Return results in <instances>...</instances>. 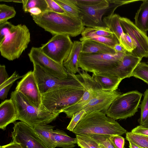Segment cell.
<instances>
[{"instance_id": "obj_1", "label": "cell", "mask_w": 148, "mask_h": 148, "mask_svg": "<svg viewBox=\"0 0 148 148\" xmlns=\"http://www.w3.org/2000/svg\"><path fill=\"white\" fill-rule=\"evenodd\" d=\"M31 15L38 25L53 35L65 34L75 37L81 34L85 28L80 17L67 13L47 10L38 16Z\"/></svg>"}, {"instance_id": "obj_2", "label": "cell", "mask_w": 148, "mask_h": 148, "mask_svg": "<svg viewBox=\"0 0 148 148\" xmlns=\"http://www.w3.org/2000/svg\"><path fill=\"white\" fill-rule=\"evenodd\" d=\"M75 135H122L127 131L115 120L99 111L87 114L72 132Z\"/></svg>"}, {"instance_id": "obj_3", "label": "cell", "mask_w": 148, "mask_h": 148, "mask_svg": "<svg viewBox=\"0 0 148 148\" xmlns=\"http://www.w3.org/2000/svg\"><path fill=\"white\" fill-rule=\"evenodd\" d=\"M10 99L15 106L18 120L32 127L37 125L48 124L52 122L60 113L37 108L32 105L21 93L16 90L11 92Z\"/></svg>"}, {"instance_id": "obj_4", "label": "cell", "mask_w": 148, "mask_h": 148, "mask_svg": "<svg viewBox=\"0 0 148 148\" xmlns=\"http://www.w3.org/2000/svg\"><path fill=\"white\" fill-rule=\"evenodd\" d=\"M30 40V32L25 25H13L0 40L1 54L10 61L18 59L27 48Z\"/></svg>"}, {"instance_id": "obj_5", "label": "cell", "mask_w": 148, "mask_h": 148, "mask_svg": "<svg viewBox=\"0 0 148 148\" xmlns=\"http://www.w3.org/2000/svg\"><path fill=\"white\" fill-rule=\"evenodd\" d=\"M125 53L116 52L112 54L81 53L78 66L87 72L115 76L116 70L121 64Z\"/></svg>"}, {"instance_id": "obj_6", "label": "cell", "mask_w": 148, "mask_h": 148, "mask_svg": "<svg viewBox=\"0 0 148 148\" xmlns=\"http://www.w3.org/2000/svg\"><path fill=\"white\" fill-rule=\"evenodd\" d=\"M33 72L41 95L52 89L69 88L85 90V87L80 75L68 73L67 77L60 79L51 74L39 66L33 64Z\"/></svg>"}, {"instance_id": "obj_7", "label": "cell", "mask_w": 148, "mask_h": 148, "mask_svg": "<svg viewBox=\"0 0 148 148\" xmlns=\"http://www.w3.org/2000/svg\"><path fill=\"white\" fill-rule=\"evenodd\" d=\"M84 90L69 88L51 89L42 95L43 106L50 111L61 113L82 96Z\"/></svg>"}, {"instance_id": "obj_8", "label": "cell", "mask_w": 148, "mask_h": 148, "mask_svg": "<svg viewBox=\"0 0 148 148\" xmlns=\"http://www.w3.org/2000/svg\"><path fill=\"white\" fill-rule=\"evenodd\" d=\"M142 95L137 90L122 93L113 101L106 114L115 120L133 116L138 111Z\"/></svg>"}, {"instance_id": "obj_9", "label": "cell", "mask_w": 148, "mask_h": 148, "mask_svg": "<svg viewBox=\"0 0 148 148\" xmlns=\"http://www.w3.org/2000/svg\"><path fill=\"white\" fill-rule=\"evenodd\" d=\"M73 44V42L69 36L58 34L54 35L40 47L46 55L56 62L63 64Z\"/></svg>"}, {"instance_id": "obj_10", "label": "cell", "mask_w": 148, "mask_h": 148, "mask_svg": "<svg viewBox=\"0 0 148 148\" xmlns=\"http://www.w3.org/2000/svg\"><path fill=\"white\" fill-rule=\"evenodd\" d=\"M14 125L11 132L12 141L23 148H48L33 127L22 121Z\"/></svg>"}, {"instance_id": "obj_11", "label": "cell", "mask_w": 148, "mask_h": 148, "mask_svg": "<svg viewBox=\"0 0 148 148\" xmlns=\"http://www.w3.org/2000/svg\"><path fill=\"white\" fill-rule=\"evenodd\" d=\"M78 73L82 78L85 90L82 96L78 101L63 110L62 112L69 118H72L75 114L81 110L93 97L104 91L87 72L79 69Z\"/></svg>"}, {"instance_id": "obj_12", "label": "cell", "mask_w": 148, "mask_h": 148, "mask_svg": "<svg viewBox=\"0 0 148 148\" xmlns=\"http://www.w3.org/2000/svg\"><path fill=\"white\" fill-rule=\"evenodd\" d=\"M120 21L124 32L129 34L133 41L136 48L131 53L142 58L148 57V37L147 33L138 28L129 19L121 17Z\"/></svg>"}, {"instance_id": "obj_13", "label": "cell", "mask_w": 148, "mask_h": 148, "mask_svg": "<svg viewBox=\"0 0 148 148\" xmlns=\"http://www.w3.org/2000/svg\"><path fill=\"white\" fill-rule=\"evenodd\" d=\"M76 4L79 11L80 17L85 26L89 27H106L102 18L108 12L109 5L108 0H102L100 3L92 6Z\"/></svg>"}, {"instance_id": "obj_14", "label": "cell", "mask_w": 148, "mask_h": 148, "mask_svg": "<svg viewBox=\"0 0 148 148\" xmlns=\"http://www.w3.org/2000/svg\"><path fill=\"white\" fill-rule=\"evenodd\" d=\"M28 56L33 64L38 65L49 73L60 79L68 77V73L63 65L56 62L46 55L40 47H32Z\"/></svg>"}, {"instance_id": "obj_15", "label": "cell", "mask_w": 148, "mask_h": 148, "mask_svg": "<svg viewBox=\"0 0 148 148\" xmlns=\"http://www.w3.org/2000/svg\"><path fill=\"white\" fill-rule=\"evenodd\" d=\"M16 90L21 93L32 105L40 110L45 109L33 71H30L18 82Z\"/></svg>"}, {"instance_id": "obj_16", "label": "cell", "mask_w": 148, "mask_h": 148, "mask_svg": "<svg viewBox=\"0 0 148 148\" xmlns=\"http://www.w3.org/2000/svg\"><path fill=\"white\" fill-rule=\"evenodd\" d=\"M122 94L117 90L112 92L103 91L93 97L82 110H84L87 114L97 111L106 114L113 101Z\"/></svg>"}, {"instance_id": "obj_17", "label": "cell", "mask_w": 148, "mask_h": 148, "mask_svg": "<svg viewBox=\"0 0 148 148\" xmlns=\"http://www.w3.org/2000/svg\"><path fill=\"white\" fill-rule=\"evenodd\" d=\"M142 58L127 52L125 53L121 64L116 70L114 75L122 80L132 77L134 70Z\"/></svg>"}, {"instance_id": "obj_18", "label": "cell", "mask_w": 148, "mask_h": 148, "mask_svg": "<svg viewBox=\"0 0 148 148\" xmlns=\"http://www.w3.org/2000/svg\"><path fill=\"white\" fill-rule=\"evenodd\" d=\"M17 120V113L12 100L10 99L2 102L0 105V128L4 130L8 125Z\"/></svg>"}, {"instance_id": "obj_19", "label": "cell", "mask_w": 148, "mask_h": 148, "mask_svg": "<svg viewBox=\"0 0 148 148\" xmlns=\"http://www.w3.org/2000/svg\"><path fill=\"white\" fill-rule=\"evenodd\" d=\"M82 44V42L74 41L68 55L64 60L63 65L68 73L75 74L78 72V61L81 53Z\"/></svg>"}, {"instance_id": "obj_20", "label": "cell", "mask_w": 148, "mask_h": 148, "mask_svg": "<svg viewBox=\"0 0 148 148\" xmlns=\"http://www.w3.org/2000/svg\"><path fill=\"white\" fill-rule=\"evenodd\" d=\"M92 76L103 90L108 92L117 90L122 80L116 76L106 74L93 73Z\"/></svg>"}, {"instance_id": "obj_21", "label": "cell", "mask_w": 148, "mask_h": 148, "mask_svg": "<svg viewBox=\"0 0 148 148\" xmlns=\"http://www.w3.org/2000/svg\"><path fill=\"white\" fill-rule=\"evenodd\" d=\"M82 42L81 53L114 54L116 53L113 49L96 41L88 40L83 41Z\"/></svg>"}, {"instance_id": "obj_22", "label": "cell", "mask_w": 148, "mask_h": 148, "mask_svg": "<svg viewBox=\"0 0 148 148\" xmlns=\"http://www.w3.org/2000/svg\"><path fill=\"white\" fill-rule=\"evenodd\" d=\"M52 136L56 147L74 148L77 144L76 138L71 137L62 130L58 129L54 130Z\"/></svg>"}, {"instance_id": "obj_23", "label": "cell", "mask_w": 148, "mask_h": 148, "mask_svg": "<svg viewBox=\"0 0 148 148\" xmlns=\"http://www.w3.org/2000/svg\"><path fill=\"white\" fill-rule=\"evenodd\" d=\"M54 126L48 124L36 125L33 127L48 148H56L52 136Z\"/></svg>"}, {"instance_id": "obj_24", "label": "cell", "mask_w": 148, "mask_h": 148, "mask_svg": "<svg viewBox=\"0 0 148 148\" xmlns=\"http://www.w3.org/2000/svg\"><path fill=\"white\" fill-rule=\"evenodd\" d=\"M142 1L143 2L134 17L135 24L140 30L146 33L148 31V0Z\"/></svg>"}, {"instance_id": "obj_25", "label": "cell", "mask_w": 148, "mask_h": 148, "mask_svg": "<svg viewBox=\"0 0 148 148\" xmlns=\"http://www.w3.org/2000/svg\"><path fill=\"white\" fill-rule=\"evenodd\" d=\"M120 16L116 14L105 16L103 21L106 27L116 36L118 40L124 33L120 21Z\"/></svg>"}, {"instance_id": "obj_26", "label": "cell", "mask_w": 148, "mask_h": 148, "mask_svg": "<svg viewBox=\"0 0 148 148\" xmlns=\"http://www.w3.org/2000/svg\"><path fill=\"white\" fill-rule=\"evenodd\" d=\"M82 39L94 36L111 37L115 35L107 27H96L85 28L81 33Z\"/></svg>"}, {"instance_id": "obj_27", "label": "cell", "mask_w": 148, "mask_h": 148, "mask_svg": "<svg viewBox=\"0 0 148 148\" xmlns=\"http://www.w3.org/2000/svg\"><path fill=\"white\" fill-rule=\"evenodd\" d=\"M66 13L74 17H80L79 13L75 0H54Z\"/></svg>"}, {"instance_id": "obj_28", "label": "cell", "mask_w": 148, "mask_h": 148, "mask_svg": "<svg viewBox=\"0 0 148 148\" xmlns=\"http://www.w3.org/2000/svg\"><path fill=\"white\" fill-rule=\"evenodd\" d=\"M140 116L138 120L140 125L148 127V89H147L143 94V98L139 106Z\"/></svg>"}, {"instance_id": "obj_29", "label": "cell", "mask_w": 148, "mask_h": 148, "mask_svg": "<svg viewBox=\"0 0 148 148\" xmlns=\"http://www.w3.org/2000/svg\"><path fill=\"white\" fill-rule=\"evenodd\" d=\"M23 9L25 12L29 9L33 7H38L42 12L49 10L48 4L46 0H23Z\"/></svg>"}, {"instance_id": "obj_30", "label": "cell", "mask_w": 148, "mask_h": 148, "mask_svg": "<svg viewBox=\"0 0 148 148\" xmlns=\"http://www.w3.org/2000/svg\"><path fill=\"white\" fill-rule=\"evenodd\" d=\"M77 144L81 148H100L99 143L86 134L76 135Z\"/></svg>"}, {"instance_id": "obj_31", "label": "cell", "mask_w": 148, "mask_h": 148, "mask_svg": "<svg viewBox=\"0 0 148 148\" xmlns=\"http://www.w3.org/2000/svg\"><path fill=\"white\" fill-rule=\"evenodd\" d=\"M126 139L137 145L140 148H148V136L131 132L126 133Z\"/></svg>"}, {"instance_id": "obj_32", "label": "cell", "mask_w": 148, "mask_h": 148, "mask_svg": "<svg viewBox=\"0 0 148 148\" xmlns=\"http://www.w3.org/2000/svg\"><path fill=\"white\" fill-rule=\"evenodd\" d=\"M132 76L140 79L148 85V64L139 62L134 70Z\"/></svg>"}, {"instance_id": "obj_33", "label": "cell", "mask_w": 148, "mask_h": 148, "mask_svg": "<svg viewBox=\"0 0 148 148\" xmlns=\"http://www.w3.org/2000/svg\"><path fill=\"white\" fill-rule=\"evenodd\" d=\"M79 40L81 42L88 40L96 41L112 49H113L115 45L119 43V40L115 35L111 37L94 36L82 39H79Z\"/></svg>"}, {"instance_id": "obj_34", "label": "cell", "mask_w": 148, "mask_h": 148, "mask_svg": "<svg viewBox=\"0 0 148 148\" xmlns=\"http://www.w3.org/2000/svg\"><path fill=\"white\" fill-rule=\"evenodd\" d=\"M14 8L5 4H0V23L8 21L16 14Z\"/></svg>"}, {"instance_id": "obj_35", "label": "cell", "mask_w": 148, "mask_h": 148, "mask_svg": "<svg viewBox=\"0 0 148 148\" xmlns=\"http://www.w3.org/2000/svg\"><path fill=\"white\" fill-rule=\"evenodd\" d=\"M120 43L128 53H131L136 48L134 43L127 33H124L119 40Z\"/></svg>"}, {"instance_id": "obj_36", "label": "cell", "mask_w": 148, "mask_h": 148, "mask_svg": "<svg viewBox=\"0 0 148 148\" xmlns=\"http://www.w3.org/2000/svg\"><path fill=\"white\" fill-rule=\"evenodd\" d=\"M90 136L97 142L103 145L106 148H116L109 138V135L98 134H86Z\"/></svg>"}, {"instance_id": "obj_37", "label": "cell", "mask_w": 148, "mask_h": 148, "mask_svg": "<svg viewBox=\"0 0 148 148\" xmlns=\"http://www.w3.org/2000/svg\"><path fill=\"white\" fill-rule=\"evenodd\" d=\"M87 114L86 111L84 109L75 114L67 126V129L72 132L78 123Z\"/></svg>"}, {"instance_id": "obj_38", "label": "cell", "mask_w": 148, "mask_h": 148, "mask_svg": "<svg viewBox=\"0 0 148 148\" xmlns=\"http://www.w3.org/2000/svg\"><path fill=\"white\" fill-rule=\"evenodd\" d=\"M109 138L116 148H124L125 138L121 135H109Z\"/></svg>"}, {"instance_id": "obj_39", "label": "cell", "mask_w": 148, "mask_h": 148, "mask_svg": "<svg viewBox=\"0 0 148 148\" xmlns=\"http://www.w3.org/2000/svg\"><path fill=\"white\" fill-rule=\"evenodd\" d=\"M49 10L60 14L66 13L60 6L54 0H46Z\"/></svg>"}, {"instance_id": "obj_40", "label": "cell", "mask_w": 148, "mask_h": 148, "mask_svg": "<svg viewBox=\"0 0 148 148\" xmlns=\"http://www.w3.org/2000/svg\"><path fill=\"white\" fill-rule=\"evenodd\" d=\"M13 25L8 21L0 23V40L8 32Z\"/></svg>"}, {"instance_id": "obj_41", "label": "cell", "mask_w": 148, "mask_h": 148, "mask_svg": "<svg viewBox=\"0 0 148 148\" xmlns=\"http://www.w3.org/2000/svg\"><path fill=\"white\" fill-rule=\"evenodd\" d=\"M23 76H20L15 71L12 75L3 84L0 85V89H2L5 87L13 84V83L17 79L22 78Z\"/></svg>"}, {"instance_id": "obj_42", "label": "cell", "mask_w": 148, "mask_h": 148, "mask_svg": "<svg viewBox=\"0 0 148 148\" xmlns=\"http://www.w3.org/2000/svg\"><path fill=\"white\" fill-rule=\"evenodd\" d=\"M102 0H75L78 4L86 6H92L96 5L101 3Z\"/></svg>"}, {"instance_id": "obj_43", "label": "cell", "mask_w": 148, "mask_h": 148, "mask_svg": "<svg viewBox=\"0 0 148 148\" xmlns=\"http://www.w3.org/2000/svg\"><path fill=\"white\" fill-rule=\"evenodd\" d=\"M132 133L148 136V127L139 125L133 129L131 131Z\"/></svg>"}, {"instance_id": "obj_44", "label": "cell", "mask_w": 148, "mask_h": 148, "mask_svg": "<svg viewBox=\"0 0 148 148\" xmlns=\"http://www.w3.org/2000/svg\"><path fill=\"white\" fill-rule=\"evenodd\" d=\"M4 65H0V85L5 82L9 78Z\"/></svg>"}, {"instance_id": "obj_45", "label": "cell", "mask_w": 148, "mask_h": 148, "mask_svg": "<svg viewBox=\"0 0 148 148\" xmlns=\"http://www.w3.org/2000/svg\"><path fill=\"white\" fill-rule=\"evenodd\" d=\"M13 84H11L0 89V98L1 99L3 100L7 98L8 93Z\"/></svg>"}, {"instance_id": "obj_46", "label": "cell", "mask_w": 148, "mask_h": 148, "mask_svg": "<svg viewBox=\"0 0 148 148\" xmlns=\"http://www.w3.org/2000/svg\"><path fill=\"white\" fill-rule=\"evenodd\" d=\"M0 148H23L21 145L17 143L11 141L9 143L3 146H0Z\"/></svg>"}, {"instance_id": "obj_47", "label": "cell", "mask_w": 148, "mask_h": 148, "mask_svg": "<svg viewBox=\"0 0 148 148\" xmlns=\"http://www.w3.org/2000/svg\"><path fill=\"white\" fill-rule=\"evenodd\" d=\"M27 12L30 13L31 15L38 16L42 12V11L39 8L35 7L28 10Z\"/></svg>"}, {"instance_id": "obj_48", "label": "cell", "mask_w": 148, "mask_h": 148, "mask_svg": "<svg viewBox=\"0 0 148 148\" xmlns=\"http://www.w3.org/2000/svg\"><path fill=\"white\" fill-rule=\"evenodd\" d=\"M113 49L116 52L126 53L127 52L123 46L119 43L115 45Z\"/></svg>"}, {"instance_id": "obj_49", "label": "cell", "mask_w": 148, "mask_h": 148, "mask_svg": "<svg viewBox=\"0 0 148 148\" xmlns=\"http://www.w3.org/2000/svg\"><path fill=\"white\" fill-rule=\"evenodd\" d=\"M129 148H140L137 145L134 143L133 142L129 141Z\"/></svg>"}, {"instance_id": "obj_50", "label": "cell", "mask_w": 148, "mask_h": 148, "mask_svg": "<svg viewBox=\"0 0 148 148\" xmlns=\"http://www.w3.org/2000/svg\"><path fill=\"white\" fill-rule=\"evenodd\" d=\"M0 1L6 2H13L14 3H22L23 0H0Z\"/></svg>"}, {"instance_id": "obj_51", "label": "cell", "mask_w": 148, "mask_h": 148, "mask_svg": "<svg viewBox=\"0 0 148 148\" xmlns=\"http://www.w3.org/2000/svg\"><path fill=\"white\" fill-rule=\"evenodd\" d=\"M100 148H106L103 145L100 143H99Z\"/></svg>"}, {"instance_id": "obj_52", "label": "cell", "mask_w": 148, "mask_h": 148, "mask_svg": "<svg viewBox=\"0 0 148 148\" xmlns=\"http://www.w3.org/2000/svg\"><path fill=\"white\" fill-rule=\"evenodd\" d=\"M147 63H148V60Z\"/></svg>"}]
</instances>
